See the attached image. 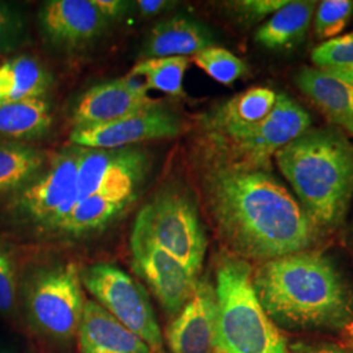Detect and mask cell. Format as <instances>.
<instances>
[{
    "label": "cell",
    "instance_id": "obj_34",
    "mask_svg": "<svg viewBox=\"0 0 353 353\" xmlns=\"http://www.w3.org/2000/svg\"><path fill=\"white\" fill-rule=\"evenodd\" d=\"M137 4L140 12L145 16H152L164 11L169 3L165 0H140Z\"/></svg>",
    "mask_w": 353,
    "mask_h": 353
},
{
    "label": "cell",
    "instance_id": "obj_12",
    "mask_svg": "<svg viewBox=\"0 0 353 353\" xmlns=\"http://www.w3.org/2000/svg\"><path fill=\"white\" fill-rule=\"evenodd\" d=\"M181 130L174 114L153 106L109 123L74 127L70 139L81 148L119 150L147 140L173 138Z\"/></svg>",
    "mask_w": 353,
    "mask_h": 353
},
{
    "label": "cell",
    "instance_id": "obj_16",
    "mask_svg": "<svg viewBox=\"0 0 353 353\" xmlns=\"http://www.w3.org/2000/svg\"><path fill=\"white\" fill-rule=\"evenodd\" d=\"M81 353H152L138 335L96 301H87L77 330Z\"/></svg>",
    "mask_w": 353,
    "mask_h": 353
},
{
    "label": "cell",
    "instance_id": "obj_35",
    "mask_svg": "<svg viewBox=\"0 0 353 353\" xmlns=\"http://www.w3.org/2000/svg\"><path fill=\"white\" fill-rule=\"evenodd\" d=\"M345 331H347V341H348L347 348L353 353V323L345 328Z\"/></svg>",
    "mask_w": 353,
    "mask_h": 353
},
{
    "label": "cell",
    "instance_id": "obj_7",
    "mask_svg": "<svg viewBox=\"0 0 353 353\" xmlns=\"http://www.w3.org/2000/svg\"><path fill=\"white\" fill-rule=\"evenodd\" d=\"M81 148L57 156L49 169L13 199L14 214L45 230H59L79 201L77 174Z\"/></svg>",
    "mask_w": 353,
    "mask_h": 353
},
{
    "label": "cell",
    "instance_id": "obj_8",
    "mask_svg": "<svg viewBox=\"0 0 353 353\" xmlns=\"http://www.w3.org/2000/svg\"><path fill=\"white\" fill-rule=\"evenodd\" d=\"M137 220L163 250L198 278L207 240L195 207L179 194H165L140 211Z\"/></svg>",
    "mask_w": 353,
    "mask_h": 353
},
{
    "label": "cell",
    "instance_id": "obj_17",
    "mask_svg": "<svg viewBox=\"0 0 353 353\" xmlns=\"http://www.w3.org/2000/svg\"><path fill=\"white\" fill-rule=\"evenodd\" d=\"M214 46V36L199 21L178 14L159 23L152 29L143 55L150 58L194 57Z\"/></svg>",
    "mask_w": 353,
    "mask_h": 353
},
{
    "label": "cell",
    "instance_id": "obj_28",
    "mask_svg": "<svg viewBox=\"0 0 353 353\" xmlns=\"http://www.w3.org/2000/svg\"><path fill=\"white\" fill-rule=\"evenodd\" d=\"M352 11L353 3L348 0L322 1L316 12V34L330 39L336 37L347 26Z\"/></svg>",
    "mask_w": 353,
    "mask_h": 353
},
{
    "label": "cell",
    "instance_id": "obj_27",
    "mask_svg": "<svg viewBox=\"0 0 353 353\" xmlns=\"http://www.w3.org/2000/svg\"><path fill=\"white\" fill-rule=\"evenodd\" d=\"M192 62L207 75L224 85L233 84L246 71V65L237 55L216 46L207 48L195 54L192 57Z\"/></svg>",
    "mask_w": 353,
    "mask_h": 353
},
{
    "label": "cell",
    "instance_id": "obj_32",
    "mask_svg": "<svg viewBox=\"0 0 353 353\" xmlns=\"http://www.w3.org/2000/svg\"><path fill=\"white\" fill-rule=\"evenodd\" d=\"M292 353H352L347 347L327 341L296 343L290 347Z\"/></svg>",
    "mask_w": 353,
    "mask_h": 353
},
{
    "label": "cell",
    "instance_id": "obj_11",
    "mask_svg": "<svg viewBox=\"0 0 353 353\" xmlns=\"http://www.w3.org/2000/svg\"><path fill=\"white\" fill-rule=\"evenodd\" d=\"M148 165L144 151L134 147L119 150L81 148L77 174L79 201L97 192L137 196Z\"/></svg>",
    "mask_w": 353,
    "mask_h": 353
},
{
    "label": "cell",
    "instance_id": "obj_18",
    "mask_svg": "<svg viewBox=\"0 0 353 353\" xmlns=\"http://www.w3.org/2000/svg\"><path fill=\"white\" fill-rule=\"evenodd\" d=\"M296 83L332 122L353 134L352 80L318 68H303Z\"/></svg>",
    "mask_w": 353,
    "mask_h": 353
},
{
    "label": "cell",
    "instance_id": "obj_33",
    "mask_svg": "<svg viewBox=\"0 0 353 353\" xmlns=\"http://www.w3.org/2000/svg\"><path fill=\"white\" fill-rule=\"evenodd\" d=\"M92 1L109 21L112 19L122 16V13L126 11L128 6L126 1H119V0H92Z\"/></svg>",
    "mask_w": 353,
    "mask_h": 353
},
{
    "label": "cell",
    "instance_id": "obj_15",
    "mask_svg": "<svg viewBox=\"0 0 353 353\" xmlns=\"http://www.w3.org/2000/svg\"><path fill=\"white\" fill-rule=\"evenodd\" d=\"M45 36L61 48H77L101 36L109 20L92 0H51L39 12Z\"/></svg>",
    "mask_w": 353,
    "mask_h": 353
},
{
    "label": "cell",
    "instance_id": "obj_24",
    "mask_svg": "<svg viewBox=\"0 0 353 353\" xmlns=\"http://www.w3.org/2000/svg\"><path fill=\"white\" fill-rule=\"evenodd\" d=\"M45 164L41 151L20 143L0 144V194L23 189Z\"/></svg>",
    "mask_w": 353,
    "mask_h": 353
},
{
    "label": "cell",
    "instance_id": "obj_26",
    "mask_svg": "<svg viewBox=\"0 0 353 353\" xmlns=\"http://www.w3.org/2000/svg\"><path fill=\"white\" fill-rule=\"evenodd\" d=\"M318 70L353 81V33L328 39L312 54Z\"/></svg>",
    "mask_w": 353,
    "mask_h": 353
},
{
    "label": "cell",
    "instance_id": "obj_13",
    "mask_svg": "<svg viewBox=\"0 0 353 353\" xmlns=\"http://www.w3.org/2000/svg\"><path fill=\"white\" fill-rule=\"evenodd\" d=\"M216 294L207 280H198L189 301L165 331L172 353H214Z\"/></svg>",
    "mask_w": 353,
    "mask_h": 353
},
{
    "label": "cell",
    "instance_id": "obj_5",
    "mask_svg": "<svg viewBox=\"0 0 353 353\" xmlns=\"http://www.w3.org/2000/svg\"><path fill=\"white\" fill-rule=\"evenodd\" d=\"M26 309L32 322L55 339H70L80 326L85 300L74 263L39 270L28 280Z\"/></svg>",
    "mask_w": 353,
    "mask_h": 353
},
{
    "label": "cell",
    "instance_id": "obj_30",
    "mask_svg": "<svg viewBox=\"0 0 353 353\" xmlns=\"http://www.w3.org/2000/svg\"><path fill=\"white\" fill-rule=\"evenodd\" d=\"M19 16L7 6L0 4V54L10 50L21 32Z\"/></svg>",
    "mask_w": 353,
    "mask_h": 353
},
{
    "label": "cell",
    "instance_id": "obj_14",
    "mask_svg": "<svg viewBox=\"0 0 353 353\" xmlns=\"http://www.w3.org/2000/svg\"><path fill=\"white\" fill-rule=\"evenodd\" d=\"M147 92L144 83L130 76L96 85L84 93L77 103L74 112L75 127L109 123L157 106Z\"/></svg>",
    "mask_w": 353,
    "mask_h": 353
},
{
    "label": "cell",
    "instance_id": "obj_2",
    "mask_svg": "<svg viewBox=\"0 0 353 353\" xmlns=\"http://www.w3.org/2000/svg\"><path fill=\"white\" fill-rule=\"evenodd\" d=\"M267 316L297 332H338L353 323V292L322 252H294L267 261L252 275Z\"/></svg>",
    "mask_w": 353,
    "mask_h": 353
},
{
    "label": "cell",
    "instance_id": "obj_23",
    "mask_svg": "<svg viewBox=\"0 0 353 353\" xmlns=\"http://www.w3.org/2000/svg\"><path fill=\"white\" fill-rule=\"evenodd\" d=\"M50 106L42 99L0 106V135L11 139H33L51 126Z\"/></svg>",
    "mask_w": 353,
    "mask_h": 353
},
{
    "label": "cell",
    "instance_id": "obj_1",
    "mask_svg": "<svg viewBox=\"0 0 353 353\" xmlns=\"http://www.w3.org/2000/svg\"><path fill=\"white\" fill-rule=\"evenodd\" d=\"M214 223L242 258L271 261L307 250L318 229L275 178L249 166H221L207 181Z\"/></svg>",
    "mask_w": 353,
    "mask_h": 353
},
{
    "label": "cell",
    "instance_id": "obj_31",
    "mask_svg": "<svg viewBox=\"0 0 353 353\" xmlns=\"http://www.w3.org/2000/svg\"><path fill=\"white\" fill-rule=\"evenodd\" d=\"M287 3V0H246L236 3V8L242 16L258 20L271 13L278 12Z\"/></svg>",
    "mask_w": 353,
    "mask_h": 353
},
{
    "label": "cell",
    "instance_id": "obj_4",
    "mask_svg": "<svg viewBox=\"0 0 353 353\" xmlns=\"http://www.w3.org/2000/svg\"><path fill=\"white\" fill-rule=\"evenodd\" d=\"M216 353H288L287 341L267 316L252 285L250 265L224 258L216 271Z\"/></svg>",
    "mask_w": 353,
    "mask_h": 353
},
{
    "label": "cell",
    "instance_id": "obj_9",
    "mask_svg": "<svg viewBox=\"0 0 353 353\" xmlns=\"http://www.w3.org/2000/svg\"><path fill=\"white\" fill-rule=\"evenodd\" d=\"M309 125V114L287 94H279L274 109L263 121L217 139L227 144L249 168L258 169L272 154L307 131Z\"/></svg>",
    "mask_w": 353,
    "mask_h": 353
},
{
    "label": "cell",
    "instance_id": "obj_6",
    "mask_svg": "<svg viewBox=\"0 0 353 353\" xmlns=\"http://www.w3.org/2000/svg\"><path fill=\"white\" fill-rule=\"evenodd\" d=\"M83 285L119 323L138 335L152 352L163 348L161 328L145 290L123 270L108 263L87 267L81 275Z\"/></svg>",
    "mask_w": 353,
    "mask_h": 353
},
{
    "label": "cell",
    "instance_id": "obj_29",
    "mask_svg": "<svg viewBox=\"0 0 353 353\" xmlns=\"http://www.w3.org/2000/svg\"><path fill=\"white\" fill-rule=\"evenodd\" d=\"M16 300V275L11 258L0 249V313H10Z\"/></svg>",
    "mask_w": 353,
    "mask_h": 353
},
{
    "label": "cell",
    "instance_id": "obj_20",
    "mask_svg": "<svg viewBox=\"0 0 353 353\" xmlns=\"http://www.w3.org/2000/svg\"><path fill=\"white\" fill-rule=\"evenodd\" d=\"M50 85V76L32 57L20 55L0 63V106L41 99Z\"/></svg>",
    "mask_w": 353,
    "mask_h": 353
},
{
    "label": "cell",
    "instance_id": "obj_22",
    "mask_svg": "<svg viewBox=\"0 0 353 353\" xmlns=\"http://www.w3.org/2000/svg\"><path fill=\"white\" fill-rule=\"evenodd\" d=\"M314 10L312 1H288L261 26L255 34L256 42L271 50L290 48L303 39Z\"/></svg>",
    "mask_w": 353,
    "mask_h": 353
},
{
    "label": "cell",
    "instance_id": "obj_19",
    "mask_svg": "<svg viewBox=\"0 0 353 353\" xmlns=\"http://www.w3.org/2000/svg\"><path fill=\"white\" fill-rule=\"evenodd\" d=\"M276 99L278 94L274 90L263 87L248 89L234 96L212 115L210 125L214 135H227L259 123L271 113Z\"/></svg>",
    "mask_w": 353,
    "mask_h": 353
},
{
    "label": "cell",
    "instance_id": "obj_21",
    "mask_svg": "<svg viewBox=\"0 0 353 353\" xmlns=\"http://www.w3.org/2000/svg\"><path fill=\"white\" fill-rule=\"evenodd\" d=\"M134 195L97 192L76 203L59 232L81 237L100 232L134 202Z\"/></svg>",
    "mask_w": 353,
    "mask_h": 353
},
{
    "label": "cell",
    "instance_id": "obj_3",
    "mask_svg": "<svg viewBox=\"0 0 353 353\" xmlns=\"http://www.w3.org/2000/svg\"><path fill=\"white\" fill-rule=\"evenodd\" d=\"M275 159L316 229L338 227L353 195L352 144L334 130L305 131Z\"/></svg>",
    "mask_w": 353,
    "mask_h": 353
},
{
    "label": "cell",
    "instance_id": "obj_25",
    "mask_svg": "<svg viewBox=\"0 0 353 353\" xmlns=\"http://www.w3.org/2000/svg\"><path fill=\"white\" fill-rule=\"evenodd\" d=\"M189 64V58L185 57L150 58L135 64L127 76L143 77L147 89H156L169 96H181Z\"/></svg>",
    "mask_w": 353,
    "mask_h": 353
},
{
    "label": "cell",
    "instance_id": "obj_10",
    "mask_svg": "<svg viewBox=\"0 0 353 353\" xmlns=\"http://www.w3.org/2000/svg\"><path fill=\"white\" fill-rule=\"evenodd\" d=\"M130 248L137 275L148 284L166 313L176 316L189 301L198 278L152 240L138 220L131 232Z\"/></svg>",
    "mask_w": 353,
    "mask_h": 353
}]
</instances>
